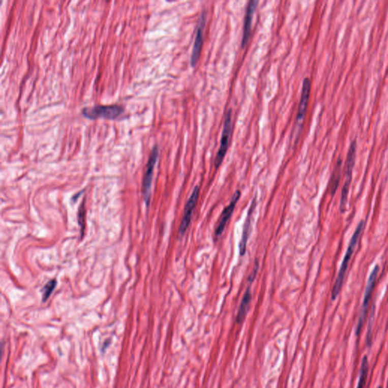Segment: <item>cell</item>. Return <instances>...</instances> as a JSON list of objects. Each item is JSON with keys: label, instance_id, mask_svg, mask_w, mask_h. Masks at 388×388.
<instances>
[{"label": "cell", "instance_id": "obj_1", "mask_svg": "<svg viewBox=\"0 0 388 388\" xmlns=\"http://www.w3.org/2000/svg\"><path fill=\"white\" fill-rule=\"evenodd\" d=\"M364 221H361L360 224H359L358 226H357L352 238H351L350 242H349L348 247H347V252H346L345 256H344V259H343L339 272H338L336 281H335V285H334L333 290H332V298L333 301H335L338 297L340 291H341L343 283H344V277H345L346 272H347V268H348L349 261H350L352 254H353L354 250H355V247H356V244L358 243L359 239H360L362 231L364 229Z\"/></svg>", "mask_w": 388, "mask_h": 388}, {"label": "cell", "instance_id": "obj_9", "mask_svg": "<svg viewBox=\"0 0 388 388\" xmlns=\"http://www.w3.org/2000/svg\"><path fill=\"white\" fill-rule=\"evenodd\" d=\"M241 191H236L235 194H233L232 199H231L229 205L222 212V215H221L220 220H219L217 227H216V231H215V235H216V237H219L223 233L228 220H229L230 218L232 216L233 210H234L235 206H236V202H237L240 197H241Z\"/></svg>", "mask_w": 388, "mask_h": 388}, {"label": "cell", "instance_id": "obj_6", "mask_svg": "<svg viewBox=\"0 0 388 388\" xmlns=\"http://www.w3.org/2000/svg\"><path fill=\"white\" fill-rule=\"evenodd\" d=\"M231 130H232V111L230 109L227 112L226 117H225L222 139H221L220 147H219L216 159H215V167L216 168H219L221 164L223 162L224 158L226 155L228 145H229L230 138H231Z\"/></svg>", "mask_w": 388, "mask_h": 388}, {"label": "cell", "instance_id": "obj_3", "mask_svg": "<svg viewBox=\"0 0 388 388\" xmlns=\"http://www.w3.org/2000/svg\"><path fill=\"white\" fill-rule=\"evenodd\" d=\"M124 112V109L120 105L110 106H96L91 108H85L82 111L83 116L89 119L106 118L115 119Z\"/></svg>", "mask_w": 388, "mask_h": 388}, {"label": "cell", "instance_id": "obj_5", "mask_svg": "<svg viewBox=\"0 0 388 388\" xmlns=\"http://www.w3.org/2000/svg\"><path fill=\"white\" fill-rule=\"evenodd\" d=\"M158 157H159V147L155 146L153 149L147 165H146V173L143 177V188H142V193L147 206H149L150 202H151V186H152L153 177H154V169H155Z\"/></svg>", "mask_w": 388, "mask_h": 388}, {"label": "cell", "instance_id": "obj_16", "mask_svg": "<svg viewBox=\"0 0 388 388\" xmlns=\"http://www.w3.org/2000/svg\"><path fill=\"white\" fill-rule=\"evenodd\" d=\"M57 281L55 279L51 280L49 281L44 287L43 288V301L46 302L48 299H49L50 295L52 294L53 290H55V287H56Z\"/></svg>", "mask_w": 388, "mask_h": 388}, {"label": "cell", "instance_id": "obj_18", "mask_svg": "<svg viewBox=\"0 0 388 388\" xmlns=\"http://www.w3.org/2000/svg\"><path fill=\"white\" fill-rule=\"evenodd\" d=\"M258 268H259V263H257V262H256V265H255L254 270H253V273L251 274V275H250V283H253V281H254L255 278H256V273H257L258 272Z\"/></svg>", "mask_w": 388, "mask_h": 388}, {"label": "cell", "instance_id": "obj_11", "mask_svg": "<svg viewBox=\"0 0 388 388\" xmlns=\"http://www.w3.org/2000/svg\"><path fill=\"white\" fill-rule=\"evenodd\" d=\"M311 89V83L310 79L306 78L303 83L302 93H301V101H300L299 108H298L297 122H302L305 117L307 112V105H308L309 99H310Z\"/></svg>", "mask_w": 388, "mask_h": 388}, {"label": "cell", "instance_id": "obj_12", "mask_svg": "<svg viewBox=\"0 0 388 388\" xmlns=\"http://www.w3.org/2000/svg\"><path fill=\"white\" fill-rule=\"evenodd\" d=\"M256 206V198H254L253 202H252L251 207L249 210L248 216H247V220H246L245 225H244V231H243L242 238H241V243H240V254L241 256H244L246 254V251H247V241H248L250 230H251L250 228H251L252 216H253V213Z\"/></svg>", "mask_w": 388, "mask_h": 388}, {"label": "cell", "instance_id": "obj_10", "mask_svg": "<svg viewBox=\"0 0 388 388\" xmlns=\"http://www.w3.org/2000/svg\"><path fill=\"white\" fill-rule=\"evenodd\" d=\"M259 2L256 0H251L249 3L246 12L245 21H244V35H243L242 46L244 47L248 43L251 35L252 21H253V15L257 8Z\"/></svg>", "mask_w": 388, "mask_h": 388}, {"label": "cell", "instance_id": "obj_2", "mask_svg": "<svg viewBox=\"0 0 388 388\" xmlns=\"http://www.w3.org/2000/svg\"><path fill=\"white\" fill-rule=\"evenodd\" d=\"M355 152H356V142L355 140L351 143L347 154V162H346V179L344 187L341 192V202H340V210L341 213H344L347 208V199L349 191V186L352 182V170L355 164Z\"/></svg>", "mask_w": 388, "mask_h": 388}, {"label": "cell", "instance_id": "obj_14", "mask_svg": "<svg viewBox=\"0 0 388 388\" xmlns=\"http://www.w3.org/2000/svg\"><path fill=\"white\" fill-rule=\"evenodd\" d=\"M368 372H369V362L367 356H364L362 361L361 368H360V379H359L357 388H364L367 380Z\"/></svg>", "mask_w": 388, "mask_h": 388}, {"label": "cell", "instance_id": "obj_8", "mask_svg": "<svg viewBox=\"0 0 388 388\" xmlns=\"http://www.w3.org/2000/svg\"><path fill=\"white\" fill-rule=\"evenodd\" d=\"M199 194V187H195L192 194L190 196L189 199H188L185 207L183 218H182V222H181L180 227H179L178 233L180 236H184L186 233L187 230L189 228L191 218H192L193 213H194L195 206H196V202H197Z\"/></svg>", "mask_w": 388, "mask_h": 388}, {"label": "cell", "instance_id": "obj_19", "mask_svg": "<svg viewBox=\"0 0 388 388\" xmlns=\"http://www.w3.org/2000/svg\"><path fill=\"white\" fill-rule=\"evenodd\" d=\"M378 388H382V387H378Z\"/></svg>", "mask_w": 388, "mask_h": 388}, {"label": "cell", "instance_id": "obj_7", "mask_svg": "<svg viewBox=\"0 0 388 388\" xmlns=\"http://www.w3.org/2000/svg\"><path fill=\"white\" fill-rule=\"evenodd\" d=\"M205 22H206V13L203 12L201 14L200 17L198 20L196 38H195L194 46H193L192 52H191V64L192 67H195L197 64L201 50H202Z\"/></svg>", "mask_w": 388, "mask_h": 388}, {"label": "cell", "instance_id": "obj_17", "mask_svg": "<svg viewBox=\"0 0 388 388\" xmlns=\"http://www.w3.org/2000/svg\"><path fill=\"white\" fill-rule=\"evenodd\" d=\"M84 216H85V208H84V201L82 202L81 205H80V210H79L78 214V222L80 224V227H81V233H83V226H84Z\"/></svg>", "mask_w": 388, "mask_h": 388}, {"label": "cell", "instance_id": "obj_15", "mask_svg": "<svg viewBox=\"0 0 388 388\" xmlns=\"http://www.w3.org/2000/svg\"><path fill=\"white\" fill-rule=\"evenodd\" d=\"M341 159H338V163H337L336 168H335V171L333 173V176L332 177V181H331V192L332 194L334 195L336 193L337 189L338 188V185H339L340 176H341Z\"/></svg>", "mask_w": 388, "mask_h": 388}, {"label": "cell", "instance_id": "obj_4", "mask_svg": "<svg viewBox=\"0 0 388 388\" xmlns=\"http://www.w3.org/2000/svg\"><path fill=\"white\" fill-rule=\"evenodd\" d=\"M379 266H378V265H375V268H373L372 273H371L370 276H369V280H368L367 285H366V290H365L364 300H363L361 313H360V318H359L358 325H357V335H360V331H361L363 323H364L365 319H366L368 309H369V302H370L372 293H373L374 289H375L377 278H378V273H379Z\"/></svg>", "mask_w": 388, "mask_h": 388}, {"label": "cell", "instance_id": "obj_13", "mask_svg": "<svg viewBox=\"0 0 388 388\" xmlns=\"http://www.w3.org/2000/svg\"><path fill=\"white\" fill-rule=\"evenodd\" d=\"M251 298V292H250V289L248 288L244 294L242 301H241V306H240L239 310H238L237 315H236V321L238 324H241L244 321V318L247 315V311H248Z\"/></svg>", "mask_w": 388, "mask_h": 388}]
</instances>
